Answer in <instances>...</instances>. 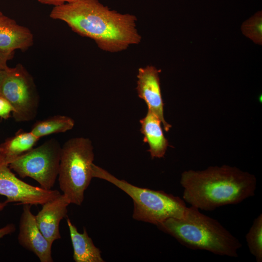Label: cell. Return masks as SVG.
<instances>
[{
  "label": "cell",
  "instance_id": "cell-1",
  "mask_svg": "<svg viewBox=\"0 0 262 262\" xmlns=\"http://www.w3.org/2000/svg\"><path fill=\"white\" fill-rule=\"evenodd\" d=\"M49 16L66 22L73 32L93 39L107 52L122 51L141 40L135 16L112 10L98 0H75L54 6Z\"/></svg>",
  "mask_w": 262,
  "mask_h": 262
},
{
  "label": "cell",
  "instance_id": "cell-2",
  "mask_svg": "<svg viewBox=\"0 0 262 262\" xmlns=\"http://www.w3.org/2000/svg\"><path fill=\"white\" fill-rule=\"evenodd\" d=\"M180 183L185 202L199 210L211 211L239 204L253 196L257 179L247 172L224 165L209 166L201 171H185Z\"/></svg>",
  "mask_w": 262,
  "mask_h": 262
},
{
  "label": "cell",
  "instance_id": "cell-3",
  "mask_svg": "<svg viewBox=\"0 0 262 262\" xmlns=\"http://www.w3.org/2000/svg\"><path fill=\"white\" fill-rule=\"evenodd\" d=\"M157 226L182 245L193 250L236 258L242 246L217 220L191 206L187 207L183 218H169Z\"/></svg>",
  "mask_w": 262,
  "mask_h": 262
},
{
  "label": "cell",
  "instance_id": "cell-4",
  "mask_svg": "<svg viewBox=\"0 0 262 262\" xmlns=\"http://www.w3.org/2000/svg\"><path fill=\"white\" fill-rule=\"evenodd\" d=\"M93 178L104 180L117 187L132 199L134 219L158 225L169 218H183L187 207L180 197L162 190L133 185L119 180L106 170L92 164Z\"/></svg>",
  "mask_w": 262,
  "mask_h": 262
},
{
  "label": "cell",
  "instance_id": "cell-5",
  "mask_svg": "<svg viewBox=\"0 0 262 262\" xmlns=\"http://www.w3.org/2000/svg\"><path fill=\"white\" fill-rule=\"evenodd\" d=\"M94 158L93 147L88 138H71L62 147L58 181L63 194L70 203L82 205L84 192L93 178Z\"/></svg>",
  "mask_w": 262,
  "mask_h": 262
},
{
  "label": "cell",
  "instance_id": "cell-6",
  "mask_svg": "<svg viewBox=\"0 0 262 262\" xmlns=\"http://www.w3.org/2000/svg\"><path fill=\"white\" fill-rule=\"evenodd\" d=\"M61 148L56 139L51 138L16 157L9 166L20 178L30 177L41 187L50 190L58 176Z\"/></svg>",
  "mask_w": 262,
  "mask_h": 262
},
{
  "label": "cell",
  "instance_id": "cell-7",
  "mask_svg": "<svg viewBox=\"0 0 262 262\" xmlns=\"http://www.w3.org/2000/svg\"><path fill=\"white\" fill-rule=\"evenodd\" d=\"M0 96L13 106L16 121H29L36 117L39 96L33 77L22 65L6 70L0 86Z\"/></svg>",
  "mask_w": 262,
  "mask_h": 262
},
{
  "label": "cell",
  "instance_id": "cell-8",
  "mask_svg": "<svg viewBox=\"0 0 262 262\" xmlns=\"http://www.w3.org/2000/svg\"><path fill=\"white\" fill-rule=\"evenodd\" d=\"M60 195L57 190H46L18 179L0 153V195L6 197L5 201L7 204L16 202L22 205H42Z\"/></svg>",
  "mask_w": 262,
  "mask_h": 262
},
{
  "label": "cell",
  "instance_id": "cell-9",
  "mask_svg": "<svg viewBox=\"0 0 262 262\" xmlns=\"http://www.w3.org/2000/svg\"><path fill=\"white\" fill-rule=\"evenodd\" d=\"M31 205L24 204L20 218L17 240L24 248L33 252L41 262H53L51 255L52 244L39 229Z\"/></svg>",
  "mask_w": 262,
  "mask_h": 262
},
{
  "label": "cell",
  "instance_id": "cell-10",
  "mask_svg": "<svg viewBox=\"0 0 262 262\" xmlns=\"http://www.w3.org/2000/svg\"><path fill=\"white\" fill-rule=\"evenodd\" d=\"M161 71V70L152 66L139 68L136 89L138 97L147 104L148 110L160 119L164 130L168 131L172 126L164 118V104L161 94L159 77Z\"/></svg>",
  "mask_w": 262,
  "mask_h": 262
},
{
  "label": "cell",
  "instance_id": "cell-11",
  "mask_svg": "<svg viewBox=\"0 0 262 262\" xmlns=\"http://www.w3.org/2000/svg\"><path fill=\"white\" fill-rule=\"evenodd\" d=\"M71 204L64 195L52 199L43 205L35 215L37 226L44 237L51 244L61 238L59 225L67 214V207Z\"/></svg>",
  "mask_w": 262,
  "mask_h": 262
},
{
  "label": "cell",
  "instance_id": "cell-12",
  "mask_svg": "<svg viewBox=\"0 0 262 262\" xmlns=\"http://www.w3.org/2000/svg\"><path fill=\"white\" fill-rule=\"evenodd\" d=\"M33 44V35L27 27L0 11V50L14 53L16 49L26 50Z\"/></svg>",
  "mask_w": 262,
  "mask_h": 262
},
{
  "label": "cell",
  "instance_id": "cell-13",
  "mask_svg": "<svg viewBox=\"0 0 262 262\" xmlns=\"http://www.w3.org/2000/svg\"><path fill=\"white\" fill-rule=\"evenodd\" d=\"M141 132L144 135L143 141L148 144L147 150L152 159L164 157L169 146L161 127V121L151 111L148 110L146 116L140 120Z\"/></svg>",
  "mask_w": 262,
  "mask_h": 262
},
{
  "label": "cell",
  "instance_id": "cell-14",
  "mask_svg": "<svg viewBox=\"0 0 262 262\" xmlns=\"http://www.w3.org/2000/svg\"><path fill=\"white\" fill-rule=\"evenodd\" d=\"M70 238L73 248V258L76 262H104L101 251L93 243L85 228L80 233L76 227L67 218Z\"/></svg>",
  "mask_w": 262,
  "mask_h": 262
},
{
  "label": "cell",
  "instance_id": "cell-15",
  "mask_svg": "<svg viewBox=\"0 0 262 262\" xmlns=\"http://www.w3.org/2000/svg\"><path fill=\"white\" fill-rule=\"evenodd\" d=\"M39 139L31 131H25L20 129L0 145V153L9 164L16 157L32 149Z\"/></svg>",
  "mask_w": 262,
  "mask_h": 262
},
{
  "label": "cell",
  "instance_id": "cell-16",
  "mask_svg": "<svg viewBox=\"0 0 262 262\" xmlns=\"http://www.w3.org/2000/svg\"><path fill=\"white\" fill-rule=\"evenodd\" d=\"M74 124V120L69 116L55 115L37 121L33 126L31 131L40 139L51 134L65 132L72 129Z\"/></svg>",
  "mask_w": 262,
  "mask_h": 262
},
{
  "label": "cell",
  "instance_id": "cell-17",
  "mask_svg": "<svg viewBox=\"0 0 262 262\" xmlns=\"http://www.w3.org/2000/svg\"><path fill=\"white\" fill-rule=\"evenodd\" d=\"M250 253L257 262H262V214H260L253 222L246 236Z\"/></svg>",
  "mask_w": 262,
  "mask_h": 262
},
{
  "label": "cell",
  "instance_id": "cell-18",
  "mask_svg": "<svg viewBox=\"0 0 262 262\" xmlns=\"http://www.w3.org/2000/svg\"><path fill=\"white\" fill-rule=\"evenodd\" d=\"M262 12L259 11L244 23L243 33L257 44H262Z\"/></svg>",
  "mask_w": 262,
  "mask_h": 262
},
{
  "label": "cell",
  "instance_id": "cell-19",
  "mask_svg": "<svg viewBox=\"0 0 262 262\" xmlns=\"http://www.w3.org/2000/svg\"><path fill=\"white\" fill-rule=\"evenodd\" d=\"M14 112V109L9 101L0 96V118L7 119Z\"/></svg>",
  "mask_w": 262,
  "mask_h": 262
},
{
  "label": "cell",
  "instance_id": "cell-20",
  "mask_svg": "<svg viewBox=\"0 0 262 262\" xmlns=\"http://www.w3.org/2000/svg\"><path fill=\"white\" fill-rule=\"evenodd\" d=\"M13 57L14 53H6L0 50V69L8 70L10 67L7 65V62Z\"/></svg>",
  "mask_w": 262,
  "mask_h": 262
},
{
  "label": "cell",
  "instance_id": "cell-21",
  "mask_svg": "<svg viewBox=\"0 0 262 262\" xmlns=\"http://www.w3.org/2000/svg\"><path fill=\"white\" fill-rule=\"evenodd\" d=\"M16 230L15 225L13 224H8L0 229V239L4 236L14 232Z\"/></svg>",
  "mask_w": 262,
  "mask_h": 262
},
{
  "label": "cell",
  "instance_id": "cell-22",
  "mask_svg": "<svg viewBox=\"0 0 262 262\" xmlns=\"http://www.w3.org/2000/svg\"><path fill=\"white\" fill-rule=\"evenodd\" d=\"M39 2L48 5H51L54 6H59L63 4L71 2L75 0H36Z\"/></svg>",
  "mask_w": 262,
  "mask_h": 262
},
{
  "label": "cell",
  "instance_id": "cell-23",
  "mask_svg": "<svg viewBox=\"0 0 262 262\" xmlns=\"http://www.w3.org/2000/svg\"><path fill=\"white\" fill-rule=\"evenodd\" d=\"M6 70L0 69V86L3 79L6 74Z\"/></svg>",
  "mask_w": 262,
  "mask_h": 262
},
{
  "label": "cell",
  "instance_id": "cell-24",
  "mask_svg": "<svg viewBox=\"0 0 262 262\" xmlns=\"http://www.w3.org/2000/svg\"><path fill=\"white\" fill-rule=\"evenodd\" d=\"M7 205V203L5 201L3 202L0 201V211L3 210Z\"/></svg>",
  "mask_w": 262,
  "mask_h": 262
}]
</instances>
